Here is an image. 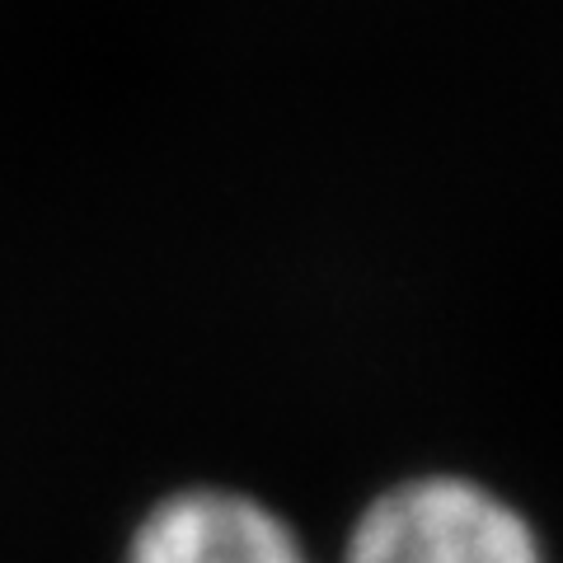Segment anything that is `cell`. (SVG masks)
<instances>
[{
  "mask_svg": "<svg viewBox=\"0 0 563 563\" xmlns=\"http://www.w3.org/2000/svg\"><path fill=\"white\" fill-rule=\"evenodd\" d=\"M128 563H314L306 540L268 503L240 488H184L155 503Z\"/></svg>",
  "mask_w": 563,
  "mask_h": 563,
  "instance_id": "7a4b0ae2",
  "label": "cell"
},
{
  "mask_svg": "<svg viewBox=\"0 0 563 563\" xmlns=\"http://www.w3.org/2000/svg\"><path fill=\"white\" fill-rule=\"evenodd\" d=\"M343 563H550L517 503L470 474H413L357 512Z\"/></svg>",
  "mask_w": 563,
  "mask_h": 563,
  "instance_id": "6da1fadb",
  "label": "cell"
}]
</instances>
